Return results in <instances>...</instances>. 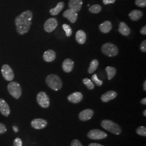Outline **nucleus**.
I'll return each instance as SVG.
<instances>
[{
  "label": "nucleus",
  "instance_id": "f257e3e1",
  "mask_svg": "<svg viewBox=\"0 0 146 146\" xmlns=\"http://www.w3.org/2000/svg\"><path fill=\"white\" fill-rule=\"evenodd\" d=\"M33 14L31 11L27 10L16 17L15 23L17 33L23 35L29 31L32 23Z\"/></svg>",
  "mask_w": 146,
  "mask_h": 146
},
{
  "label": "nucleus",
  "instance_id": "f03ea898",
  "mask_svg": "<svg viewBox=\"0 0 146 146\" xmlns=\"http://www.w3.org/2000/svg\"><path fill=\"white\" fill-rule=\"evenodd\" d=\"M48 86L55 91H58L62 87V81L61 78L56 74H50L46 78Z\"/></svg>",
  "mask_w": 146,
  "mask_h": 146
},
{
  "label": "nucleus",
  "instance_id": "7ed1b4c3",
  "mask_svg": "<svg viewBox=\"0 0 146 146\" xmlns=\"http://www.w3.org/2000/svg\"><path fill=\"white\" fill-rule=\"evenodd\" d=\"M101 125L104 129L115 135H119L122 132L120 125L111 120H102L101 122Z\"/></svg>",
  "mask_w": 146,
  "mask_h": 146
},
{
  "label": "nucleus",
  "instance_id": "20e7f679",
  "mask_svg": "<svg viewBox=\"0 0 146 146\" xmlns=\"http://www.w3.org/2000/svg\"><path fill=\"white\" fill-rule=\"evenodd\" d=\"M101 52L106 56L108 57H114L117 55L119 50L118 47L115 44L108 42L102 45L101 47Z\"/></svg>",
  "mask_w": 146,
  "mask_h": 146
},
{
  "label": "nucleus",
  "instance_id": "39448f33",
  "mask_svg": "<svg viewBox=\"0 0 146 146\" xmlns=\"http://www.w3.org/2000/svg\"><path fill=\"white\" fill-rule=\"evenodd\" d=\"M9 93L15 99H20L22 93L21 85L16 81H11L7 86Z\"/></svg>",
  "mask_w": 146,
  "mask_h": 146
},
{
  "label": "nucleus",
  "instance_id": "423d86ee",
  "mask_svg": "<svg viewBox=\"0 0 146 146\" xmlns=\"http://www.w3.org/2000/svg\"><path fill=\"white\" fill-rule=\"evenodd\" d=\"M36 100L38 105L43 108H47L50 106V99L44 92H40L37 94Z\"/></svg>",
  "mask_w": 146,
  "mask_h": 146
},
{
  "label": "nucleus",
  "instance_id": "0eeeda50",
  "mask_svg": "<svg viewBox=\"0 0 146 146\" xmlns=\"http://www.w3.org/2000/svg\"><path fill=\"white\" fill-rule=\"evenodd\" d=\"M1 74L3 78L7 81H12L14 78V73L12 68L7 64H5L2 66Z\"/></svg>",
  "mask_w": 146,
  "mask_h": 146
},
{
  "label": "nucleus",
  "instance_id": "6e6552de",
  "mask_svg": "<svg viewBox=\"0 0 146 146\" xmlns=\"http://www.w3.org/2000/svg\"><path fill=\"white\" fill-rule=\"evenodd\" d=\"M87 136L92 140H102L107 137V134L103 131L98 129H94L89 131Z\"/></svg>",
  "mask_w": 146,
  "mask_h": 146
},
{
  "label": "nucleus",
  "instance_id": "1a4fd4ad",
  "mask_svg": "<svg viewBox=\"0 0 146 146\" xmlns=\"http://www.w3.org/2000/svg\"><path fill=\"white\" fill-rule=\"evenodd\" d=\"M58 26V20L56 18H50L44 24V30L47 33H52Z\"/></svg>",
  "mask_w": 146,
  "mask_h": 146
},
{
  "label": "nucleus",
  "instance_id": "9d476101",
  "mask_svg": "<svg viewBox=\"0 0 146 146\" xmlns=\"http://www.w3.org/2000/svg\"><path fill=\"white\" fill-rule=\"evenodd\" d=\"M63 16L68 19L72 23H74L78 20V14L76 11L69 8L64 11L63 13Z\"/></svg>",
  "mask_w": 146,
  "mask_h": 146
},
{
  "label": "nucleus",
  "instance_id": "9b49d317",
  "mask_svg": "<svg viewBox=\"0 0 146 146\" xmlns=\"http://www.w3.org/2000/svg\"><path fill=\"white\" fill-rule=\"evenodd\" d=\"M31 127L35 129H42L46 127L48 122L42 119H35L31 121Z\"/></svg>",
  "mask_w": 146,
  "mask_h": 146
},
{
  "label": "nucleus",
  "instance_id": "f8f14e48",
  "mask_svg": "<svg viewBox=\"0 0 146 146\" xmlns=\"http://www.w3.org/2000/svg\"><path fill=\"white\" fill-rule=\"evenodd\" d=\"M94 111L91 109H87L81 111L79 114L78 117L82 121H87L91 119L94 115Z\"/></svg>",
  "mask_w": 146,
  "mask_h": 146
},
{
  "label": "nucleus",
  "instance_id": "ddd939ff",
  "mask_svg": "<svg viewBox=\"0 0 146 146\" xmlns=\"http://www.w3.org/2000/svg\"><path fill=\"white\" fill-rule=\"evenodd\" d=\"M0 112L6 117H8L11 114V109L9 104L5 100L0 98Z\"/></svg>",
  "mask_w": 146,
  "mask_h": 146
},
{
  "label": "nucleus",
  "instance_id": "4468645a",
  "mask_svg": "<svg viewBox=\"0 0 146 146\" xmlns=\"http://www.w3.org/2000/svg\"><path fill=\"white\" fill-rule=\"evenodd\" d=\"M84 98L82 94L80 92H74L72 94H70L67 98L68 100L71 103L73 104H78Z\"/></svg>",
  "mask_w": 146,
  "mask_h": 146
},
{
  "label": "nucleus",
  "instance_id": "2eb2a0df",
  "mask_svg": "<svg viewBox=\"0 0 146 146\" xmlns=\"http://www.w3.org/2000/svg\"><path fill=\"white\" fill-rule=\"evenodd\" d=\"M83 5L82 0H69L68 7L70 9H73L77 13L81 11Z\"/></svg>",
  "mask_w": 146,
  "mask_h": 146
},
{
  "label": "nucleus",
  "instance_id": "dca6fc26",
  "mask_svg": "<svg viewBox=\"0 0 146 146\" xmlns=\"http://www.w3.org/2000/svg\"><path fill=\"white\" fill-rule=\"evenodd\" d=\"M62 67L65 73H70L74 67V62L70 58H66L63 62Z\"/></svg>",
  "mask_w": 146,
  "mask_h": 146
},
{
  "label": "nucleus",
  "instance_id": "f3484780",
  "mask_svg": "<svg viewBox=\"0 0 146 146\" xmlns=\"http://www.w3.org/2000/svg\"><path fill=\"white\" fill-rule=\"evenodd\" d=\"M117 96V93L114 90H110L103 94L101 97V100L104 102H108L110 101L115 99Z\"/></svg>",
  "mask_w": 146,
  "mask_h": 146
},
{
  "label": "nucleus",
  "instance_id": "a211bd4d",
  "mask_svg": "<svg viewBox=\"0 0 146 146\" xmlns=\"http://www.w3.org/2000/svg\"><path fill=\"white\" fill-rule=\"evenodd\" d=\"M56 58V52L52 49L47 50L43 55V58L47 62H51L54 61Z\"/></svg>",
  "mask_w": 146,
  "mask_h": 146
},
{
  "label": "nucleus",
  "instance_id": "6ab92c4d",
  "mask_svg": "<svg viewBox=\"0 0 146 146\" xmlns=\"http://www.w3.org/2000/svg\"><path fill=\"white\" fill-rule=\"evenodd\" d=\"M119 31L121 35L127 36L131 34V29L125 22H121L119 27Z\"/></svg>",
  "mask_w": 146,
  "mask_h": 146
},
{
  "label": "nucleus",
  "instance_id": "aec40b11",
  "mask_svg": "<svg viewBox=\"0 0 146 146\" xmlns=\"http://www.w3.org/2000/svg\"><path fill=\"white\" fill-rule=\"evenodd\" d=\"M113 28V25L111 22L110 21H104L102 23L99 25V29L101 32L107 34L110 33Z\"/></svg>",
  "mask_w": 146,
  "mask_h": 146
},
{
  "label": "nucleus",
  "instance_id": "412c9836",
  "mask_svg": "<svg viewBox=\"0 0 146 146\" xmlns=\"http://www.w3.org/2000/svg\"><path fill=\"white\" fill-rule=\"evenodd\" d=\"M75 38L79 44H84L86 42L87 34L84 31L79 30L76 33Z\"/></svg>",
  "mask_w": 146,
  "mask_h": 146
},
{
  "label": "nucleus",
  "instance_id": "4be33fe9",
  "mask_svg": "<svg viewBox=\"0 0 146 146\" xmlns=\"http://www.w3.org/2000/svg\"><path fill=\"white\" fill-rule=\"evenodd\" d=\"M143 15V11L138 9H134L131 11V13L129 14V17L131 19V20L133 21H137L140 20Z\"/></svg>",
  "mask_w": 146,
  "mask_h": 146
},
{
  "label": "nucleus",
  "instance_id": "5701e85b",
  "mask_svg": "<svg viewBox=\"0 0 146 146\" xmlns=\"http://www.w3.org/2000/svg\"><path fill=\"white\" fill-rule=\"evenodd\" d=\"M64 5H65V4L62 1L58 2V5L55 8H52L50 9V11H49L50 14H51V15H58V14L62 11L64 7Z\"/></svg>",
  "mask_w": 146,
  "mask_h": 146
},
{
  "label": "nucleus",
  "instance_id": "b1692460",
  "mask_svg": "<svg viewBox=\"0 0 146 146\" xmlns=\"http://www.w3.org/2000/svg\"><path fill=\"white\" fill-rule=\"evenodd\" d=\"M106 70L107 73L108 80H111L113 78L117 73V70L115 67L108 66L106 68Z\"/></svg>",
  "mask_w": 146,
  "mask_h": 146
},
{
  "label": "nucleus",
  "instance_id": "393cba45",
  "mask_svg": "<svg viewBox=\"0 0 146 146\" xmlns=\"http://www.w3.org/2000/svg\"><path fill=\"white\" fill-rule=\"evenodd\" d=\"M99 62L98 60L96 59H94L90 63V66L88 69V72L89 74H92L94 73V72L97 69V68L99 66Z\"/></svg>",
  "mask_w": 146,
  "mask_h": 146
},
{
  "label": "nucleus",
  "instance_id": "a878e982",
  "mask_svg": "<svg viewBox=\"0 0 146 146\" xmlns=\"http://www.w3.org/2000/svg\"><path fill=\"white\" fill-rule=\"evenodd\" d=\"M89 11L93 14H98L102 11V7L98 4L94 5L89 7Z\"/></svg>",
  "mask_w": 146,
  "mask_h": 146
},
{
  "label": "nucleus",
  "instance_id": "bb28decb",
  "mask_svg": "<svg viewBox=\"0 0 146 146\" xmlns=\"http://www.w3.org/2000/svg\"><path fill=\"white\" fill-rule=\"evenodd\" d=\"M82 82L87 87V88L89 90H93L95 88V85L93 82L90 80V79L88 78H84L83 79Z\"/></svg>",
  "mask_w": 146,
  "mask_h": 146
},
{
  "label": "nucleus",
  "instance_id": "cd10ccee",
  "mask_svg": "<svg viewBox=\"0 0 146 146\" xmlns=\"http://www.w3.org/2000/svg\"><path fill=\"white\" fill-rule=\"evenodd\" d=\"M62 28L66 33V35L67 36L70 37L72 35L73 31L70 26H69L67 24H63Z\"/></svg>",
  "mask_w": 146,
  "mask_h": 146
},
{
  "label": "nucleus",
  "instance_id": "c85d7f7f",
  "mask_svg": "<svg viewBox=\"0 0 146 146\" xmlns=\"http://www.w3.org/2000/svg\"><path fill=\"white\" fill-rule=\"evenodd\" d=\"M92 81L93 82H94V84H96V86H99V87L100 86H101L102 85V84H103V81L102 80H100L98 78L96 74H94V75H92Z\"/></svg>",
  "mask_w": 146,
  "mask_h": 146
},
{
  "label": "nucleus",
  "instance_id": "c756f323",
  "mask_svg": "<svg viewBox=\"0 0 146 146\" xmlns=\"http://www.w3.org/2000/svg\"><path fill=\"white\" fill-rule=\"evenodd\" d=\"M136 133L139 135L146 136V128L144 126H140L136 130Z\"/></svg>",
  "mask_w": 146,
  "mask_h": 146
},
{
  "label": "nucleus",
  "instance_id": "7c9ffc66",
  "mask_svg": "<svg viewBox=\"0 0 146 146\" xmlns=\"http://www.w3.org/2000/svg\"><path fill=\"white\" fill-rule=\"evenodd\" d=\"M135 4L139 7L144 8L146 7V0H135Z\"/></svg>",
  "mask_w": 146,
  "mask_h": 146
},
{
  "label": "nucleus",
  "instance_id": "2f4dec72",
  "mask_svg": "<svg viewBox=\"0 0 146 146\" xmlns=\"http://www.w3.org/2000/svg\"><path fill=\"white\" fill-rule=\"evenodd\" d=\"M22 141L19 137H16L13 141V146H22Z\"/></svg>",
  "mask_w": 146,
  "mask_h": 146
},
{
  "label": "nucleus",
  "instance_id": "473e14b6",
  "mask_svg": "<svg viewBox=\"0 0 146 146\" xmlns=\"http://www.w3.org/2000/svg\"><path fill=\"white\" fill-rule=\"evenodd\" d=\"M7 131L6 125L3 123L0 122V135L1 134H3L6 133V131Z\"/></svg>",
  "mask_w": 146,
  "mask_h": 146
},
{
  "label": "nucleus",
  "instance_id": "72a5a7b5",
  "mask_svg": "<svg viewBox=\"0 0 146 146\" xmlns=\"http://www.w3.org/2000/svg\"><path fill=\"white\" fill-rule=\"evenodd\" d=\"M140 50H141V51L142 52H146V40H145L144 41H143L142 42H141V43L140 44Z\"/></svg>",
  "mask_w": 146,
  "mask_h": 146
},
{
  "label": "nucleus",
  "instance_id": "f704fd0d",
  "mask_svg": "<svg viewBox=\"0 0 146 146\" xmlns=\"http://www.w3.org/2000/svg\"><path fill=\"white\" fill-rule=\"evenodd\" d=\"M70 146H83V145L79 140L77 139H75L72 141Z\"/></svg>",
  "mask_w": 146,
  "mask_h": 146
},
{
  "label": "nucleus",
  "instance_id": "c9c22d12",
  "mask_svg": "<svg viewBox=\"0 0 146 146\" xmlns=\"http://www.w3.org/2000/svg\"><path fill=\"white\" fill-rule=\"evenodd\" d=\"M116 0H103V3L104 5H107L110 3H114Z\"/></svg>",
  "mask_w": 146,
  "mask_h": 146
},
{
  "label": "nucleus",
  "instance_id": "e433bc0d",
  "mask_svg": "<svg viewBox=\"0 0 146 146\" xmlns=\"http://www.w3.org/2000/svg\"><path fill=\"white\" fill-rule=\"evenodd\" d=\"M140 33L142 35H146V26H144L141 28L140 29Z\"/></svg>",
  "mask_w": 146,
  "mask_h": 146
},
{
  "label": "nucleus",
  "instance_id": "4c0bfd02",
  "mask_svg": "<svg viewBox=\"0 0 146 146\" xmlns=\"http://www.w3.org/2000/svg\"><path fill=\"white\" fill-rule=\"evenodd\" d=\"M89 146H104L103 145H101L99 143H90L89 145Z\"/></svg>",
  "mask_w": 146,
  "mask_h": 146
},
{
  "label": "nucleus",
  "instance_id": "58836bf2",
  "mask_svg": "<svg viewBox=\"0 0 146 146\" xmlns=\"http://www.w3.org/2000/svg\"><path fill=\"white\" fill-rule=\"evenodd\" d=\"M141 104H143V105H146V98H143L141 100Z\"/></svg>",
  "mask_w": 146,
  "mask_h": 146
},
{
  "label": "nucleus",
  "instance_id": "ea45409f",
  "mask_svg": "<svg viewBox=\"0 0 146 146\" xmlns=\"http://www.w3.org/2000/svg\"><path fill=\"white\" fill-rule=\"evenodd\" d=\"M13 130L15 132V133H17V131H19V129H18V128H17V127H16V126H13Z\"/></svg>",
  "mask_w": 146,
  "mask_h": 146
},
{
  "label": "nucleus",
  "instance_id": "a19ab883",
  "mask_svg": "<svg viewBox=\"0 0 146 146\" xmlns=\"http://www.w3.org/2000/svg\"><path fill=\"white\" fill-rule=\"evenodd\" d=\"M143 90H145V91H146V81L145 80V81H144V83H143Z\"/></svg>",
  "mask_w": 146,
  "mask_h": 146
},
{
  "label": "nucleus",
  "instance_id": "79ce46f5",
  "mask_svg": "<svg viewBox=\"0 0 146 146\" xmlns=\"http://www.w3.org/2000/svg\"><path fill=\"white\" fill-rule=\"evenodd\" d=\"M143 114L144 115V116L145 117H146V110H145L144 111H143Z\"/></svg>",
  "mask_w": 146,
  "mask_h": 146
}]
</instances>
